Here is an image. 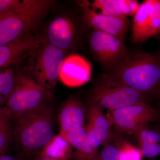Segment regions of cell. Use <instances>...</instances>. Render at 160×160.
<instances>
[{
    "mask_svg": "<svg viewBox=\"0 0 160 160\" xmlns=\"http://www.w3.org/2000/svg\"><path fill=\"white\" fill-rule=\"evenodd\" d=\"M0 160H17L15 158L6 153L0 155Z\"/></svg>",
    "mask_w": 160,
    "mask_h": 160,
    "instance_id": "27",
    "label": "cell"
},
{
    "mask_svg": "<svg viewBox=\"0 0 160 160\" xmlns=\"http://www.w3.org/2000/svg\"><path fill=\"white\" fill-rule=\"evenodd\" d=\"M89 4L93 10H100V13L108 16L127 19L120 12L116 0H94Z\"/></svg>",
    "mask_w": 160,
    "mask_h": 160,
    "instance_id": "20",
    "label": "cell"
},
{
    "mask_svg": "<svg viewBox=\"0 0 160 160\" xmlns=\"http://www.w3.org/2000/svg\"><path fill=\"white\" fill-rule=\"evenodd\" d=\"M16 76L10 68L0 69V107L4 106L15 86Z\"/></svg>",
    "mask_w": 160,
    "mask_h": 160,
    "instance_id": "19",
    "label": "cell"
},
{
    "mask_svg": "<svg viewBox=\"0 0 160 160\" xmlns=\"http://www.w3.org/2000/svg\"><path fill=\"white\" fill-rule=\"evenodd\" d=\"M156 37H157L158 38V39L159 42L160 43V48L159 49L158 51L159 52H160V34H159Z\"/></svg>",
    "mask_w": 160,
    "mask_h": 160,
    "instance_id": "29",
    "label": "cell"
},
{
    "mask_svg": "<svg viewBox=\"0 0 160 160\" xmlns=\"http://www.w3.org/2000/svg\"><path fill=\"white\" fill-rule=\"evenodd\" d=\"M54 3L51 0H29L22 9L0 18V46L31 34Z\"/></svg>",
    "mask_w": 160,
    "mask_h": 160,
    "instance_id": "3",
    "label": "cell"
},
{
    "mask_svg": "<svg viewBox=\"0 0 160 160\" xmlns=\"http://www.w3.org/2000/svg\"><path fill=\"white\" fill-rule=\"evenodd\" d=\"M146 127V126H145ZM145 127L140 130V143H159L160 134L155 130L145 129Z\"/></svg>",
    "mask_w": 160,
    "mask_h": 160,
    "instance_id": "24",
    "label": "cell"
},
{
    "mask_svg": "<svg viewBox=\"0 0 160 160\" xmlns=\"http://www.w3.org/2000/svg\"><path fill=\"white\" fill-rule=\"evenodd\" d=\"M66 136L72 148L75 149L77 160H94L96 150L91 146L83 126L72 127L67 132Z\"/></svg>",
    "mask_w": 160,
    "mask_h": 160,
    "instance_id": "16",
    "label": "cell"
},
{
    "mask_svg": "<svg viewBox=\"0 0 160 160\" xmlns=\"http://www.w3.org/2000/svg\"><path fill=\"white\" fill-rule=\"evenodd\" d=\"M153 97L103 78L92 95L93 105L112 111L138 103H148Z\"/></svg>",
    "mask_w": 160,
    "mask_h": 160,
    "instance_id": "5",
    "label": "cell"
},
{
    "mask_svg": "<svg viewBox=\"0 0 160 160\" xmlns=\"http://www.w3.org/2000/svg\"><path fill=\"white\" fill-rule=\"evenodd\" d=\"M43 44V38L30 34L0 46V69L30 56Z\"/></svg>",
    "mask_w": 160,
    "mask_h": 160,
    "instance_id": "11",
    "label": "cell"
},
{
    "mask_svg": "<svg viewBox=\"0 0 160 160\" xmlns=\"http://www.w3.org/2000/svg\"><path fill=\"white\" fill-rule=\"evenodd\" d=\"M103 78L155 98L160 96V52H129L118 68Z\"/></svg>",
    "mask_w": 160,
    "mask_h": 160,
    "instance_id": "1",
    "label": "cell"
},
{
    "mask_svg": "<svg viewBox=\"0 0 160 160\" xmlns=\"http://www.w3.org/2000/svg\"><path fill=\"white\" fill-rule=\"evenodd\" d=\"M91 66L84 58L72 54L65 58L61 66L59 79L66 86L78 87L90 79Z\"/></svg>",
    "mask_w": 160,
    "mask_h": 160,
    "instance_id": "13",
    "label": "cell"
},
{
    "mask_svg": "<svg viewBox=\"0 0 160 160\" xmlns=\"http://www.w3.org/2000/svg\"><path fill=\"white\" fill-rule=\"evenodd\" d=\"M141 150L143 155L146 158H154L160 154L159 143H140Z\"/></svg>",
    "mask_w": 160,
    "mask_h": 160,
    "instance_id": "26",
    "label": "cell"
},
{
    "mask_svg": "<svg viewBox=\"0 0 160 160\" xmlns=\"http://www.w3.org/2000/svg\"><path fill=\"white\" fill-rule=\"evenodd\" d=\"M120 149L126 155V160H142L143 154L141 149L128 143H125Z\"/></svg>",
    "mask_w": 160,
    "mask_h": 160,
    "instance_id": "25",
    "label": "cell"
},
{
    "mask_svg": "<svg viewBox=\"0 0 160 160\" xmlns=\"http://www.w3.org/2000/svg\"><path fill=\"white\" fill-rule=\"evenodd\" d=\"M160 34V0H146L140 4L132 25L130 39L141 43Z\"/></svg>",
    "mask_w": 160,
    "mask_h": 160,
    "instance_id": "8",
    "label": "cell"
},
{
    "mask_svg": "<svg viewBox=\"0 0 160 160\" xmlns=\"http://www.w3.org/2000/svg\"><path fill=\"white\" fill-rule=\"evenodd\" d=\"M29 0H0V18L18 11L26 6Z\"/></svg>",
    "mask_w": 160,
    "mask_h": 160,
    "instance_id": "21",
    "label": "cell"
},
{
    "mask_svg": "<svg viewBox=\"0 0 160 160\" xmlns=\"http://www.w3.org/2000/svg\"><path fill=\"white\" fill-rule=\"evenodd\" d=\"M39 160H52L49 159L47 158L42 157L40 156L39 158Z\"/></svg>",
    "mask_w": 160,
    "mask_h": 160,
    "instance_id": "28",
    "label": "cell"
},
{
    "mask_svg": "<svg viewBox=\"0 0 160 160\" xmlns=\"http://www.w3.org/2000/svg\"><path fill=\"white\" fill-rule=\"evenodd\" d=\"M72 147L65 135H54L41 150L40 156L52 160H67L70 157Z\"/></svg>",
    "mask_w": 160,
    "mask_h": 160,
    "instance_id": "17",
    "label": "cell"
},
{
    "mask_svg": "<svg viewBox=\"0 0 160 160\" xmlns=\"http://www.w3.org/2000/svg\"><path fill=\"white\" fill-rule=\"evenodd\" d=\"M65 52L49 44H43L29 56V67L36 82L49 93L59 79Z\"/></svg>",
    "mask_w": 160,
    "mask_h": 160,
    "instance_id": "6",
    "label": "cell"
},
{
    "mask_svg": "<svg viewBox=\"0 0 160 160\" xmlns=\"http://www.w3.org/2000/svg\"><path fill=\"white\" fill-rule=\"evenodd\" d=\"M100 109L93 104L89 108L85 128L89 142L96 150L107 139L111 125L110 120Z\"/></svg>",
    "mask_w": 160,
    "mask_h": 160,
    "instance_id": "14",
    "label": "cell"
},
{
    "mask_svg": "<svg viewBox=\"0 0 160 160\" xmlns=\"http://www.w3.org/2000/svg\"><path fill=\"white\" fill-rule=\"evenodd\" d=\"M50 95L33 80L22 75H17L15 86L6 106L15 122L47 104Z\"/></svg>",
    "mask_w": 160,
    "mask_h": 160,
    "instance_id": "4",
    "label": "cell"
},
{
    "mask_svg": "<svg viewBox=\"0 0 160 160\" xmlns=\"http://www.w3.org/2000/svg\"><path fill=\"white\" fill-rule=\"evenodd\" d=\"M112 112V122L121 131L129 133L140 131L158 116L156 109L144 102L137 103Z\"/></svg>",
    "mask_w": 160,
    "mask_h": 160,
    "instance_id": "9",
    "label": "cell"
},
{
    "mask_svg": "<svg viewBox=\"0 0 160 160\" xmlns=\"http://www.w3.org/2000/svg\"><path fill=\"white\" fill-rule=\"evenodd\" d=\"M76 3L82 10L83 22L88 27L112 35L125 41L131 26L129 18L112 17L98 12L91 8L87 0L77 1Z\"/></svg>",
    "mask_w": 160,
    "mask_h": 160,
    "instance_id": "10",
    "label": "cell"
},
{
    "mask_svg": "<svg viewBox=\"0 0 160 160\" xmlns=\"http://www.w3.org/2000/svg\"><path fill=\"white\" fill-rule=\"evenodd\" d=\"M10 112L6 106L0 107V155L6 153L13 142Z\"/></svg>",
    "mask_w": 160,
    "mask_h": 160,
    "instance_id": "18",
    "label": "cell"
},
{
    "mask_svg": "<svg viewBox=\"0 0 160 160\" xmlns=\"http://www.w3.org/2000/svg\"><path fill=\"white\" fill-rule=\"evenodd\" d=\"M77 26L74 20L68 16L58 17L52 21L48 27L49 44L65 52L71 49L76 43Z\"/></svg>",
    "mask_w": 160,
    "mask_h": 160,
    "instance_id": "12",
    "label": "cell"
},
{
    "mask_svg": "<svg viewBox=\"0 0 160 160\" xmlns=\"http://www.w3.org/2000/svg\"><path fill=\"white\" fill-rule=\"evenodd\" d=\"M91 29L89 43L93 57L107 72L114 70L130 52L124 41L112 35Z\"/></svg>",
    "mask_w": 160,
    "mask_h": 160,
    "instance_id": "7",
    "label": "cell"
},
{
    "mask_svg": "<svg viewBox=\"0 0 160 160\" xmlns=\"http://www.w3.org/2000/svg\"><path fill=\"white\" fill-rule=\"evenodd\" d=\"M53 113L46 104L16 121L13 142L26 153L42 150L54 136Z\"/></svg>",
    "mask_w": 160,
    "mask_h": 160,
    "instance_id": "2",
    "label": "cell"
},
{
    "mask_svg": "<svg viewBox=\"0 0 160 160\" xmlns=\"http://www.w3.org/2000/svg\"><path fill=\"white\" fill-rule=\"evenodd\" d=\"M86 113L82 103L78 99L69 98L61 109L58 116L60 133L65 135L70 128L77 126L84 127Z\"/></svg>",
    "mask_w": 160,
    "mask_h": 160,
    "instance_id": "15",
    "label": "cell"
},
{
    "mask_svg": "<svg viewBox=\"0 0 160 160\" xmlns=\"http://www.w3.org/2000/svg\"><path fill=\"white\" fill-rule=\"evenodd\" d=\"M118 7L122 14L127 17L133 16L137 11L140 4L136 0H116Z\"/></svg>",
    "mask_w": 160,
    "mask_h": 160,
    "instance_id": "22",
    "label": "cell"
},
{
    "mask_svg": "<svg viewBox=\"0 0 160 160\" xmlns=\"http://www.w3.org/2000/svg\"><path fill=\"white\" fill-rule=\"evenodd\" d=\"M103 160H126V155L121 149L112 146H107L102 153Z\"/></svg>",
    "mask_w": 160,
    "mask_h": 160,
    "instance_id": "23",
    "label": "cell"
}]
</instances>
